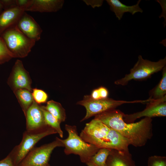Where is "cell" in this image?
<instances>
[{"label": "cell", "mask_w": 166, "mask_h": 166, "mask_svg": "<svg viewBox=\"0 0 166 166\" xmlns=\"http://www.w3.org/2000/svg\"><path fill=\"white\" fill-rule=\"evenodd\" d=\"M124 113L119 110H110L95 116L108 127L127 139L136 147L144 146L153 136L152 120L145 117L136 123H128L123 119Z\"/></svg>", "instance_id": "6da1fadb"}, {"label": "cell", "mask_w": 166, "mask_h": 166, "mask_svg": "<svg viewBox=\"0 0 166 166\" xmlns=\"http://www.w3.org/2000/svg\"><path fill=\"white\" fill-rule=\"evenodd\" d=\"M79 136L86 142L100 149L129 151L130 144L127 139L95 118L86 124Z\"/></svg>", "instance_id": "7a4b0ae2"}, {"label": "cell", "mask_w": 166, "mask_h": 166, "mask_svg": "<svg viewBox=\"0 0 166 166\" xmlns=\"http://www.w3.org/2000/svg\"><path fill=\"white\" fill-rule=\"evenodd\" d=\"M65 129L68 133V137L65 139H60L65 147L64 153L66 155H78L81 162L85 163L100 148L84 141L78 135L76 126L66 124Z\"/></svg>", "instance_id": "3957f363"}, {"label": "cell", "mask_w": 166, "mask_h": 166, "mask_svg": "<svg viewBox=\"0 0 166 166\" xmlns=\"http://www.w3.org/2000/svg\"><path fill=\"white\" fill-rule=\"evenodd\" d=\"M0 37L4 40L14 58L27 56L36 42L23 34L17 25L6 30Z\"/></svg>", "instance_id": "277c9868"}, {"label": "cell", "mask_w": 166, "mask_h": 166, "mask_svg": "<svg viewBox=\"0 0 166 166\" xmlns=\"http://www.w3.org/2000/svg\"><path fill=\"white\" fill-rule=\"evenodd\" d=\"M56 133H57L56 131L49 126L40 130L25 131L20 144L14 147L9 153L14 164L18 166L41 139Z\"/></svg>", "instance_id": "5b68a950"}, {"label": "cell", "mask_w": 166, "mask_h": 166, "mask_svg": "<svg viewBox=\"0 0 166 166\" xmlns=\"http://www.w3.org/2000/svg\"><path fill=\"white\" fill-rule=\"evenodd\" d=\"M166 57L156 62L144 59L139 55L138 60L130 73L121 79L115 81L117 85H124L132 79L142 80L147 78L154 73L160 71L165 66Z\"/></svg>", "instance_id": "8992f818"}, {"label": "cell", "mask_w": 166, "mask_h": 166, "mask_svg": "<svg viewBox=\"0 0 166 166\" xmlns=\"http://www.w3.org/2000/svg\"><path fill=\"white\" fill-rule=\"evenodd\" d=\"M145 100L133 101L115 100L108 98L94 100L89 96H85L83 100L77 104L84 106L86 113L85 117L81 121L85 120L90 117L96 116L108 111L115 109L117 107L124 104L134 103H144Z\"/></svg>", "instance_id": "52a82bcc"}, {"label": "cell", "mask_w": 166, "mask_h": 166, "mask_svg": "<svg viewBox=\"0 0 166 166\" xmlns=\"http://www.w3.org/2000/svg\"><path fill=\"white\" fill-rule=\"evenodd\" d=\"M64 147L60 138L38 147H34L18 166H44L49 163L52 153L57 147Z\"/></svg>", "instance_id": "ba28073f"}, {"label": "cell", "mask_w": 166, "mask_h": 166, "mask_svg": "<svg viewBox=\"0 0 166 166\" xmlns=\"http://www.w3.org/2000/svg\"><path fill=\"white\" fill-rule=\"evenodd\" d=\"M166 97L157 100L151 101L147 103L145 109L143 110L130 114L123 115V119L126 123H133L136 119L142 117L151 118L166 116Z\"/></svg>", "instance_id": "9c48e42d"}, {"label": "cell", "mask_w": 166, "mask_h": 166, "mask_svg": "<svg viewBox=\"0 0 166 166\" xmlns=\"http://www.w3.org/2000/svg\"><path fill=\"white\" fill-rule=\"evenodd\" d=\"M25 115L26 120V130H40L48 126L45 123L42 106L34 101Z\"/></svg>", "instance_id": "30bf717a"}, {"label": "cell", "mask_w": 166, "mask_h": 166, "mask_svg": "<svg viewBox=\"0 0 166 166\" xmlns=\"http://www.w3.org/2000/svg\"><path fill=\"white\" fill-rule=\"evenodd\" d=\"M11 82L15 90L24 89L32 91L31 80L22 61L17 60L14 65L11 74Z\"/></svg>", "instance_id": "8fae6325"}, {"label": "cell", "mask_w": 166, "mask_h": 166, "mask_svg": "<svg viewBox=\"0 0 166 166\" xmlns=\"http://www.w3.org/2000/svg\"><path fill=\"white\" fill-rule=\"evenodd\" d=\"M17 26L23 34L30 39L36 42L40 39L42 29L34 19L25 11L20 18Z\"/></svg>", "instance_id": "7c38bea8"}, {"label": "cell", "mask_w": 166, "mask_h": 166, "mask_svg": "<svg viewBox=\"0 0 166 166\" xmlns=\"http://www.w3.org/2000/svg\"><path fill=\"white\" fill-rule=\"evenodd\" d=\"M64 3L63 0H29L23 10L25 12H56L62 7Z\"/></svg>", "instance_id": "4fadbf2b"}, {"label": "cell", "mask_w": 166, "mask_h": 166, "mask_svg": "<svg viewBox=\"0 0 166 166\" xmlns=\"http://www.w3.org/2000/svg\"><path fill=\"white\" fill-rule=\"evenodd\" d=\"M25 12L18 7L4 10L0 14V36L6 30L17 25Z\"/></svg>", "instance_id": "5bb4252c"}, {"label": "cell", "mask_w": 166, "mask_h": 166, "mask_svg": "<svg viewBox=\"0 0 166 166\" xmlns=\"http://www.w3.org/2000/svg\"><path fill=\"white\" fill-rule=\"evenodd\" d=\"M106 166H136L129 151L111 149Z\"/></svg>", "instance_id": "9a60e30c"}, {"label": "cell", "mask_w": 166, "mask_h": 166, "mask_svg": "<svg viewBox=\"0 0 166 166\" xmlns=\"http://www.w3.org/2000/svg\"><path fill=\"white\" fill-rule=\"evenodd\" d=\"M110 7V10L115 14L119 20L122 18L125 12H129L133 15L137 12L142 13L143 10L139 6L141 0H139L137 3L132 6H128L122 3L119 0H106Z\"/></svg>", "instance_id": "2e32d148"}, {"label": "cell", "mask_w": 166, "mask_h": 166, "mask_svg": "<svg viewBox=\"0 0 166 166\" xmlns=\"http://www.w3.org/2000/svg\"><path fill=\"white\" fill-rule=\"evenodd\" d=\"M111 149L100 148L85 163L87 166H106L107 158Z\"/></svg>", "instance_id": "e0dca14e"}, {"label": "cell", "mask_w": 166, "mask_h": 166, "mask_svg": "<svg viewBox=\"0 0 166 166\" xmlns=\"http://www.w3.org/2000/svg\"><path fill=\"white\" fill-rule=\"evenodd\" d=\"M43 106L60 123L65 121L66 118L65 110L59 103L51 100L47 102L46 106Z\"/></svg>", "instance_id": "ac0fdd59"}, {"label": "cell", "mask_w": 166, "mask_h": 166, "mask_svg": "<svg viewBox=\"0 0 166 166\" xmlns=\"http://www.w3.org/2000/svg\"><path fill=\"white\" fill-rule=\"evenodd\" d=\"M162 70V76L160 82L150 93V96L148 99L150 101L160 99L166 96V66Z\"/></svg>", "instance_id": "d6986e66"}, {"label": "cell", "mask_w": 166, "mask_h": 166, "mask_svg": "<svg viewBox=\"0 0 166 166\" xmlns=\"http://www.w3.org/2000/svg\"><path fill=\"white\" fill-rule=\"evenodd\" d=\"M14 92L25 114L34 101L32 93L29 90L24 89L16 90Z\"/></svg>", "instance_id": "ffe728a7"}, {"label": "cell", "mask_w": 166, "mask_h": 166, "mask_svg": "<svg viewBox=\"0 0 166 166\" xmlns=\"http://www.w3.org/2000/svg\"><path fill=\"white\" fill-rule=\"evenodd\" d=\"M42 107L46 124L54 129L59 136L62 138L63 136V132L60 126L61 123L50 113L45 109L43 106Z\"/></svg>", "instance_id": "44dd1931"}, {"label": "cell", "mask_w": 166, "mask_h": 166, "mask_svg": "<svg viewBox=\"0 0 166 166\" xmlns=\"http://www.w3.org/2000/svg\"><path fill=\"white\" fill-rule=\"evenodd\" d=\"M12 58L13 54L10 51L3 39L0 37V64L7 61Z\"/></svg>", "instance_id": "7402d4cb"}, {"label": "cell", "mask_w": 166, "mask_h": 166, "mask_svg": "<svg viewBox=\"0 0 166 166\" xmlns=\"http://www.w3.org/2000/svg\"><path fill=\"white\" fill-rule=\"evenodd\" d=\"M32 94L34 101L38 104L45 102L48 99L47 93L41 89H34Z\"/></svg>", "instance_id": "603a6c76"}, {"label": "cell", "mask_w": 166, "mask_h": 166, "mask_svg": "<svg viewBox=\"0 0 166 166\" xmlns=\"http://www.w3.org/2000/svg\"><path fill=\"white\" fill-rule=\"evenodd\" d=\"M147 166H166L165 156L154 155L149 157Z\"/></svg>", "instance_id": "cb8c5ba5"}, {"label": "cell", "mask_w": 166, "mask_h": 166, "mask_svg": "<svg viewBox=\"0 0 166 166\" xmlns=\"http://www.w3.org/2000/svg\"><path fill=\"white\" fill-rule=\"evenodd\" d=\"M108 90L105 88L101 87L94 90L90 97L94 100L105 99L108 98Z\"/></svg>", "instance_id": "d4e9b609"}, {"label": "cell", "mask_w": 166, "mask_h": 166, "mask_svg": "<svg viewBox=\"0 0 166 166\" xmlns=\"http://www.w3.org/2000/svg\"><path fill=\"white\" fill-rule=\"evenodd\" d=\"M0 166H17L14 164L11 156L9 154L0 160Z\"/></svg>", "instance_id": "484cf974"}, {"label": "cell", "mask_w": 166, "mask_h": 166, "mask_svg": "<svg viewBox=\"0 0 166 166\" xmlns=\"http://www.w3.org/2000/svg\"><path fill=\"white\" fill-rule=\"evenodd\" d=\"M0 1L3 6L4 10L17 7L16 0H1Z\"/></svg>", "instance_id": "4316f807"}, {"label": "cell", "mask_w": 166, "mask_h": 166, "mask_svg": "<svg viewBox=\"0 0 166 166\" xmlns=\"http://www.w3.org/2000/svg\"><path fill=\"white\" fill-rule=\"evenodd\" d=\"M85 3L88 5H90L94 8L96 7L101 6L103 2L102 0H83Z\"/></svg>", "instance_id": "83f0119b"}, {"label": "cell", "mask_w": 166, "mask_h": 166, "mask_svg": "<svg viewBox=\"0 0 166 166\" xmlns=\"http://www.w3.org/2000/svg\"><path fill=\"white\" fill-rule=\"evenodd\" d=\"M4 10L3 6L0 0V14Z\"/></svg>", "instance_id": "f1b7e54d"}, {"label": "cell", "mask_w": 166, "mask_h": 166, "mask_svg": "<svg viewBox=\"0 0 166 166\" xmlns=\"http://www.w3.org/2000/svg\"><path fill=\"white\" fill-rule=\"evenodd\" d=\"M44 166H50V164H49V163L48 164H47Z\"/></svg>", "instance_id": "f546056e"}]
</instances>
